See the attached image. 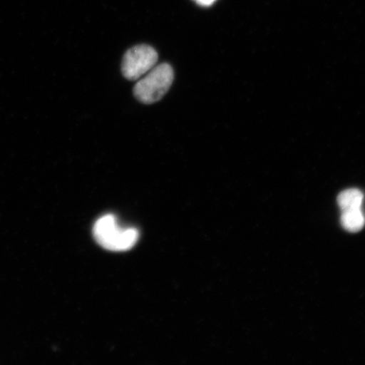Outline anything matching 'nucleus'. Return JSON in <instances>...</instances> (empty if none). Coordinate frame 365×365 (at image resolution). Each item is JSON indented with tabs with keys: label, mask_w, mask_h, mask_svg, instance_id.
<instances>
[{
	"label": "nucleus",
	"mask_w": 365,
	"mask_h": 365,
	"mask_svg": "<svg viewBox=\"0 0 365 365\" xmlns=\"http://www.w3.org/2000/svg\"><path fill=\"white\" fill-rule=\"evenodd\" d=\"M93 235L102 247L112 251L129 250L139 239V232L135 228L121 227L116 217L111 214L100 217L95 222Z\"/></svg>",
	"instance_id": "1"
},
{
	"label": "nucleus",
	"mask_w": 365,
	"mask_h": 365,
	"mask_svg": "<svg viewBox=\"0 0 365 365\" xmlns=\"http://www.w3.org/2000/svg\"><path fill=\"white\" fill-rule=\"evenodd\" d=\"M173 77L175 73L168 63L154 66L137 82L134 88L135 97L145 104L158 102L170 90Z\"/></svg>",
	"instance_id": "2"
},
{
	"label": "nucleus",
	"mask_w": 365,
	"mask_h": 365,
	"mask_svg": "<svg viewBox=\"0 0 365 365\" xmlns=\"http://www.w3.org/2000/svg\"><path fill=\"white\" fill-rule=\"evenodd\" d=\"M158 56L148 45H138L125 53L122 62L123 75L130 81L139 80L156 66Z\"/></svg>",
	"instance_id": "3"
},
{
	"label": "nucleus",
	"mask_w": 365,
	"mask_h": 365,
	"mask_svg": "<svg viewBox=\"0 0 365 365\" xmlns=\"http://www.w3.org/2000/svg\"><path fill=\"white\" fill-rule=\"evenodd\" d=\"M364 202V194L358 189H349L344 191L337 197V202L341 212L349 210L361 209Z\"/></svg>",
	"instance_id": "4"
},
{
	"label": "nucleus",
	"mask_w": 365,
	"mask_h": 365,
	"mask_svg": "<svg viewBox=\"0 0 365 365\" xmlns=\"http://www.w3.org/2000/svg\"><path fill=\"white\" fill-rule=\"evenodd\" d=\"M341 222L344 230L350 232H358L365 225V216L361 209L341 212Z\"/></svg>",
	"instance_id": "5"
},
{
	"label": "nucleus",
	"mask_w": 365,
	"mask_h": 365,
	"mask_svg": "<svg viewBox=\"0 0 365 365\" xmlns=\"http://www.w3.org/2000/svg\"><path fill=\"white\" fill-rule=\"evenodd\" d=\"M196 2H198L200 4H202V6H210L212 4L215 0H195Z\"/></svg>",
	"instance_id": "6"
}]
</instances>
